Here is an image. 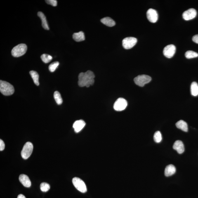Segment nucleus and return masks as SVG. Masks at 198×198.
I'll use <instances>...</instances> for the list:
<instances>
[{
  "label": "nucleus",
  "mask_w": 198,
  "mask_h": 198,
  "mask_svg": "<svg viewBox=\"0 0 198 198\" xmlns=\"http://www.w3.org/2000/svg\"><path fill=\"white\" fill-rule=\"evenodd\" d=\"M94 74L91 71H88L85 73L81 72L78 76V85L81 87H89L94 83Z\"/></svg>",
  "instance_id": "nucleus-1"
},
{
  "label": "nucleus",
  "mask_w": 198,
  "mask_h": 198,
  "mask_svg": "<svg viewBox=\"0 0 198 198\" xmlns=\"http://www.w3.org/2000/svg\"><path fill=\"white\" fill-rule=\"evenodd\" d=\"M0 91L3 95L9 96L14 93L15 89L13 85L6 81H0Z\"/></svg>",
  "instance_id": "nucleus-2"
},
{
  "label": "nucleus",
  "mask_w": 198,
  "mask_h": 198,
  "mask_svg": "<svg viewBox=\"0 0 198 198\" xmlns=\"http://www.w3.org/2000/svg\"><path fill=\"white\" fill-rule=\"evenodd\" d=\"M27 50V45L25 44H20L13 48L12 51V54L15 57H20L25 54Z\"/></svg>",
  "instance_id": "nucleus-3"
},
{
  "label": "nucleus",
  "mask_w": 198,
  "mask_h": 198,
  "mask_svg": "<svg viewBox=\"0 0 198 198\" xmlns=\"http://www.w3.org/2000/svg\"><path fill=\"white\" fill-rule=\"evenodd\" d=\"M72 183L74 186L80 192L85 193L87 191L86 184L80 178L75 177L73 179Z\"/></svg>",
  "instance_id": "nucleus-4"
},
{
  "label": "nucleus",
  "mask_w": 198,
  "mask_h": 198,
  "mask_svg": "<svg viewBox=\"0 0 198 198\" xmlns=\"http://www.w3.org/2000/svg\"><path fill=\"white\" fill-rule=\"evenodd\" d=\"M152 78L150 76L145 74L137 76L134 79L135 84L140 87L144 86L145 84L150 82Z\"/></svg>",
  "instance_id": "nucleus-5"
},
{
  "label": "nucleus",
  "mask_w": 198,
  "mask_h": 198,
  "mask_svg": "<svg viewBox=\"0 0 198 198\" xmlns=\"http://www.w3.org/2000/svg\"><path fill=\"white\" fill-rule=\"evenodd\" d=\"M33 150V145L30 142H27L24 146L21 152L22 157L24 159H27L32 154Z\"/></svg>",
  "instance_id": "nucleus-6"
},
{
  "label": "nucleus",
  "mask_w": 198,
  "mask_h": 198,
  "mask_svg": "<svg viewBox=\"0 0 198 198\" xmlns=\"http://www.w3.org/2000/svg\"><path fill=\"white\" fill-rule=\"evenodd\" d=\"M137 42V39L136 38L132 37L126 38L123 40V46L125 49H131L136 44Z\"/></svg>",
  "instance_id": "nucleus-7"
},
{
  "label": "nucleus",
  "mask_w": 198,
  "mask_h": 198,
  "mask_svg": "<svg viewBox=\"0 0 198 198\" xmlns=\"http://www.w3.org/2000/svg\"><path fill=\"white\" fill-rule=\"evenodd\" d=\"M127 106V102L124 98H119L116 101L114 105V110L121 111L124 110Z\"/></svg>",
  "instance_id": "nucleus-8"
},
{
  "label": "nucleus",
  "mask_w": 198,
  "mask_h": 198,
  "mask_svg": "<svg viewBox=\"0 0 198 198\" xmlns=\"http://www.w3.org/2000/svg\"><path fill=\"white\" fill-rule=\"evenodd\" d=\"M176 47L174 45H170L165 47L163 50V54L168 58H171L173 56L176 52Z\"/></svg>",
  "instance_id": "nucleus-9"
},
{
  "label": "nucleus",
  "mask_w": 198,
  "mask_h": 198,
  "mask_svg": "<svg viewBox=\"0 0 198 198\" xmlns=\"http://www.w3.org/2000/svg\"><path fill=\"white\" fill-rule=\"evenodd\" d=\"M197 15V12L194 8H190L183 12L182 17L184 20H190L195 18Z\"/></svg>",
  "instance_id": "nucleus-10"
},
{
  "label": "nucleus",
  "mask_w": 198,
  "mask_h": 198,
  "mask_svg": "<svg viewBox=\"0 0 198 198\" xmlns=\"http://www.w3.org/2000/svg\"><path fill=\"white\" fill-rule=\"evenodd\" d=\"M147 17L149 21L155 23L157 21L158 19L157 12L155 10L150 8L147 12Z\"/></svg>",
  "instance_id": "nucleus-11"
},
{
  "label": "nucleus",
  "mask_w": 198,
  "mask_h": 198,
  "mask_svg": "<svg viewBox=\"0 0 198 198\" xmlns=\"http://www.w3.org/2000/svg\"><path fill=\"white\" fill-rule=\"evenodd\" d=\"M173 148L177 151L179 154L183 153L185 151L184 144L181 140H177L173 144Z\"/></svg>",
  "instance_id": "nucleus-12"
},
{
  "label": "nucleus",
  "mask_w": 198,
  "mask_h": 198,
  "mask_svg": "<svg viewBox=\"0 0 198 198\" xmlns=\"http://www.w3.org/2000/svg\"><path fill=\"white\" fill-rule=\"evenodd\" d=\"M19 180L24 186L29 187L31 186V183L28 176L25 174H21L19 177Z\"/></svg>",
  "instance_id": "nucleus-13"
},
{
  "label": "nucleus",
  "mask_w": 198,
  "mask_h": 198,
  "mask_svg": "<svg viewBox=\"0 0 198 198\" xmlns=\"http://www.w3.org/2000/svg\"><path fill=\"white\" fill-rule=\"evenodd\" d=\"M86 125V123L82 120L75 121L73 124V127L74 131L76 133L81 131Z\"/></svg>",
  "instance_id": "nucleus-14"
},
{
  "label": "nucleus",
  "mask_w": 198,
  "mask_h": 198,
  "mask_svg": "<svg viewBox=\"0 0 198 198\" xmlns=\"http://www.w3.org/2000/svg\"><path fill=\"white\" fill-rule=\"evenodd\" d=\"M176 172V168L173 164L168 165L165 168L164 174L166 177L171 176Z\"/></svg>",
  "instance_id": "nucleus-15"
},
{
  "label": "nucleus",
  "mask_w": 198,
  "mask_h": 198,
  "mask_svg": "<svg viewBox=\"0 0 198 198\" xmlns=\"http://www.w3.org/2000/svg\"><path fill=\"white\" fill-rule=\"evenodd\" d=\"M38 15L41 19L42 27L46 30H49L47 21L46 16L42 12H39L38 13Z\"/></svg>",
  "instance_id": "nucleus-16"
},
{
  "label": "nucleus",
  "mask_w": 198,
  "mask_h": 198,
  "mask_svg": "<svg viewBox=\"0 0 198 198\" xmlns=\"http://www.w3.org/2000/svg\"><path fill=\"white\" fill-rule=\"evenodd\" d=\"M101 21L105 25L109 27H112L115 25V22L110 17H106L102 18Z\"/></svg>",
  "instance_id": "nucleus-17"
},
{
  "label": "nucleus",
  "mask_w": 198,
  "mask_h": 198,
  "mask_svg": "<svg viewBox=\"0 0 198 198\" xmlns=\"http://www.w3.org/2000/svg\"><path fill=\"white\" fill-rule=\"evenodd\" d=\"M177 127L186 132L188 131V126L187 123L183 120H180L176 123Z\"/></svg>",
  "instance_id": "nucleus-18"
},
{
  "label": "nucleus",
  "mask_w": 198,
  "mask_h": 198,
  "mask_svg": "<svg viewBox=\"0 0 198 198\" xmlns=\"http://www.w3.org/2000/svg\"><path fill=\"white\" fill-rule=\"evenodd\" d=\"M73 38L74 41L78 42L84 41L85 40L84 33L82 31L74 33L73 35Z\"/></svg>",
  "instance_id": "nucleus-19"
},
{
  "label": "nucleus",
  "mask_w": 198,
  "mask_h": 198,
  "mask_svg": "<svg viewBox=\"0 0 198 198\" xmlns=\"http://www.w3.org/2000/svg\"><path fill=\"white\" fill-rule=\"evenodd\" d=\"M190 91L193 96H196L198 95V84L196 82H193L191 85Z\"/></svg>",
  "instance_id": "nucleus-20"
},
{
  "label": "nucleus",
  "mask_w": 198,
  "mask_h": 198,
  "mask_svg": "<svg viewBox=\"0 0 198 198\" xmlns=\"http://www.w3.org/2000/svg\"><path fill=\"white\" fill-rule=\"evenodd\" d=\"M30 75L34 81V82L36 85L39 86V75L38 73L35 71H32L29 72Z\"/></svg>",
  "instance_id": "nucleus-21"
},
{
  "label": "nucleus",
  "mask_w": 198,
  "mask_h": 198,
  "mask_svg": "<svg viewBox=\"0 0 198 198\" xmlns=\"http://www.w3.org/2000/svg\"><path fill=\"white\" fill-rule=\"evenodd\" d=\"M54 97L56 103L59 105H61L63 101L60 93L58 91H55L54 94Z\"/></svg>",
  "instance_id": "nucleus-22"
},
{
  "label": "nucleus",
  "mask_w": 198,
  "mask_h": 198,
  "mask_svg": "<svg viewBox=\"0 0 198 198\" xmlns=\"http://www.w3.org/2000/svg\"><path fill=\"white\" fill-rule=\"evenodd\" d=\"M185 56L187 58L190 59L198 57V54L192 51H188L186 52Z\"/></svg>",
  "instance_id": "nucleus-23"
},
{
  "label": "nucleus",
  "mask_w": 198,
  "mask_h": 198,
  "mask_svg": "<svg viewBox=\"0 0 198 198\" xmlns=\"http://www.w3.org/2000/svg\"><path fill=\"white\" fill-rule=\"evenodd\" d=\"M41 58L45 63H48L51 61L53 57L51 55L47 54H43L41 56Z\"/></svg>",
  "instance_id": "nucleus-24"
},
{
  "label": "nucleus",
  "mask_w": 198,
  "mask_h": 198,
  "mask_svg": "<svg viewBox=\"0 0 198 198\" xmlns=\"http://www.w3.org/2000/svg\"><path fill=\"white\" fill-rule=\"evenodd\" d=\"M162 135L160 131H157L154 135V140L156 143H160L162 140Z\"/></svg>",
  "instance_id": "nucleus-25"
},
{
  "label": "nucleus",
  "mask_w": 198,
  "mask_h": 198,
  "mask_svg": "<svg viewBox=\"0 0 198 198\" xmlns=\"http://www.w3.org/2000/svg\"><path fill=\"white\" fill-rule=\"evenodd\" d=\"M59 65V62L58 61L53 62V63L50 64L49 67H48V69H49L50 72H54Z\"/></svg>",
  "instance_id": "nucleus-26"
},
{
  "label": "nucleus",
  "mask_w": 198,
  "mask_h": 198,
  "mask_svg": "<svg viewBox=\"0 0 198 198\" xmlns=\"http://www.w3.org/2000/svg\"><path fill=\"white\" fill-rule=\"evenodd\" d=\"M40 189L41 191L43 192H48L50 189V186L48 183L43 182L41 184Z\"/></svg>",
  "instance_id": "nucleus-27"
},
{
  "label": "nucleus",
  "mask_w": 198,
  "mask_h": 198,
  "mask_svg": "<svg viewBox=\"0 0 198 198\" xmlns=\"http://www.w3.org/2000/svg\"><path fill=\"white\" fill-rule=\"evenodd\" d=\"M45 2L48 4L53 6H56L57 5V1L56 0H46Z\"/></svg>",
  "instance_id": "nucleus-28"
},
{
  "label": "nucleus",
  "mask_w": 198,
  "mask_h": 198,
  "mask_svg": "<svg viewBox=\"0 0 198 198\" xmlns=\"http://www.w3.org/2000/svg\"><path fill=\"white\" fill-rule=\"evenodd\" d=\"M5 144L4 142L2 140H0V150L2 151L5 149Z\"/></svg>",
  "instance_id": "nucleus-29"
},
{
  "label": "nucleus",
  "mask_w": 198,
  "mask_h": 198,
  "mask_svg": "<svg viewBox=\"0 0 198 198\" xmlns=\"http://www.w3.org/2000/svg\"><path fill=\"white\" fill-rule=\"evenodd\" d=\"M192 40L194 42L198 44V34L196 35L193 36L192 38Z\"/></svg>",
  "instance_id": "nucleus-30"
},
{
  "label": "nucleus",
  "mask_w": 198,
  "mask_h": 198,
  "mask_svg": "<svg viewBox=\"0 0 198 198\" xmlns=\"http://www.w3.org/2000/svg\"><path fill=\"white\" fill-rule=\"evenodd\" d=\"M17 198H26L25 196L22 195V194H19L17 197Z\"/></svg>",
  "instance_id": "nucleus-31"
}]
</instances>
